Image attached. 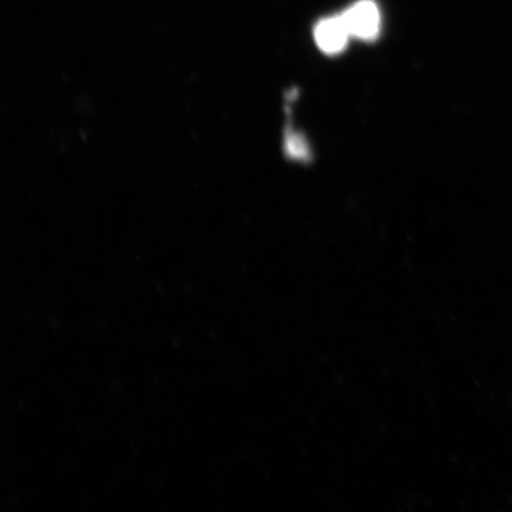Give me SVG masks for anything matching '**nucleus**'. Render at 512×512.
I'll use <instances>...</instances> for the list:
<instances>
[{
	"label": "nucleus",
	"mask_w": 512,
	"mask_h": 512,
	"mask_svg": "<svg viewBox=\"0 0 512 512\" xmlns=\"http://www.w3.org/2000/svg\"><path fill=\"white\" fill-rule=\"evenodd\" d=\"M343 21L351 36L361 40H374L380 31V11L377 5L370 0L352 5L342 15Z\"/></svg>",
	"instance_id": "1"
},
{
	"label": "nucleus",
	"mask_w": 512,
	"mask_h": 512,
	"mask_svg": "<svg viewBox=\"0 0 512 512\" xmlns=\"http://www.w3.org/2000/svg\"><path fill=\"white\" fill-rule=\"evenodd\" d=\"M350 36L342 16L323 19L315 30L318 47L330 55L341 53L347 47Z\"/></svg>",
	"instance_id": "2"
}]
</instances>
